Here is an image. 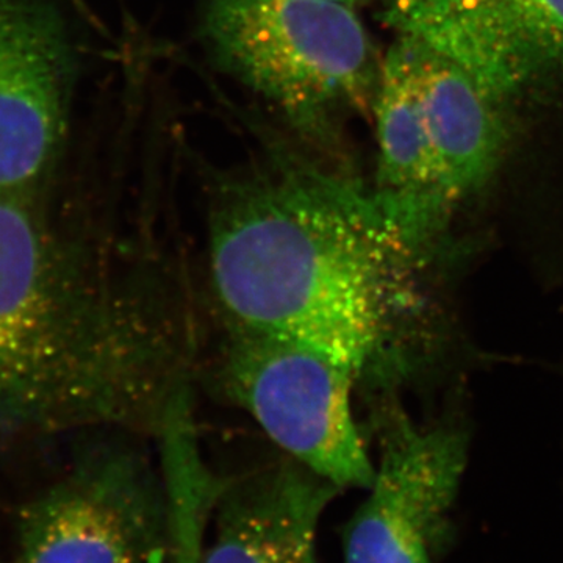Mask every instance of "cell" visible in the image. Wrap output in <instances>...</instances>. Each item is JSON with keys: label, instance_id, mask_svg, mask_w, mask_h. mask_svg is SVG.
<instances>
[{"label": "cell", "instance_id": "1", "mask_svg": "<svg viewBox=\"0 0 563 563\" xmlns=\"http://www.w3.org/2000/svg\"><path fill=\"white\" fill-rule=\"evenodd\" d=\"M422 246L355 174L282 143L213 184L211 285L225 325L312 346L388 390L429 340Z\"/></svg>", "mask_w": 563, "mask_h": 563}, {"label": "cell", "instance_id": "2", "mask_svg": "<svg viewBox=\"0 0 563 563\" xmlns=\"http://www.w3.org/2000/svg\"><path fill=\"white\" fill-rule=\"evenodd\" d=\"M184 339L163 290L55 220L47 195L0 192V444L155 435L188 388Z\"/></svg>", "mask_w": 563, "mask_h": 563}, {"label": "cell", "instance_id": "3", "mask_svg": "<svg viewBox=\"0 0 563 563\" xmlns=\"http://www.w3.org/2000/svg\"><path fill=\"white\" fill-rule=\"evenodd\" d=\"M211 60L339 168L347 122L369 113L383 62L352 7L331 0H202Z\"/></svg>", "mask_w": 563, "mask_h": 563}, {"label": "cell", "instance_id": "4", "mask_svg": "<svg viewBox=\"0 0 563 563\" xmlns=\"http://www.w3.org/2000/svg\"><path fill=\"white\" fill-rule=\"evenodd\" d=\"M107 431L16 515L13 563H168L172 528L161 465Z\"/></svg>", "mask_w": 563, "mask_h": 563}, {"label": "cell", "instance_id": "5", "mask_svg": "<svg viewBox=\"0 0 563 563\" xmlns=\"http://www.w3.org/2000/svg\"><path fill=\"white\" fill-rule=\"evenodd\" d=\"M228 329L221 358L229 398L280 454L340 490L366 488L374 457L355 413L354 374L324 352L268 333Z\"/></svg>", "mask_w": 563, "mask_h": 563}, {"label": "cell", "instance_id": "6", "mask_svg": "<svg viewBox=\"0 0 563 563\" xmlns=\"http://www.w3.org/2000/svg\"><path fill=\"white\" fill-rule=\"evenodd\" d=\"M374 476L344 529L343 563H437L453 540L451 510L468 459L461 426L380 418Z\"/></svg>", "mask_w": 563, "mask_h": 563}, {"label": "cell", "instance_id": "7", "mask_svg": "<svg viewBox=\"0 0 563 563\" xmlns=\"http://www.w3.org/2000/svg\"><path fill=\"white\" fill-rule=\"evenodd\" d=\"M384 18L461 65L501 109L563 80V0H384Z\"/></svg>", "mask_w": 563, "mask_h": 563}, {"label": "cell", "instance_id": "8", "mask_svg": "<svg viewBox=\"0 0 563 563\" xmlns=\"http://www.w3.org/2000/svg\"><path fill=\"white\" fill-rule=\"evenodd\" d=\"M73 51L47 0H0V192L47 195L68 135Z\"/></svg>", "mask_w": 563, "mask_h": 563}, {"label": "cell", "instance_id": "9", "mask_svg": "<svg viewBox=\"0 0 563 563\" xmlns=\"http://www.w3.org/2000/svg\"><path fill=\"white\" fill-rule=\"evenodd\" d=\"M340 492L284 454L224 477L201 563H321L318 531Z\"/></svg>", "mask_w": 563, "mask_h": 563}, {"label": "cell", "instance_id": "10", "mask_svg": "<svg viewBox=\"0 0 563 563\" xmlns=\"http://www.w3.org/2000/svg\"><path fill=\"white\" fill-rule=\"evenodd\" d=\"M373 109L379 146L374 191L415 239L442 247L455 203L433 154L409 38L398 36L388 51Z\"/></svg>", "mask_w": 563, "mask_h": 563}, {"label": "cell", "instance_id": "11", "mask_svg": "<svg viewBox=\"0 0 563 563\" xmlns=\"http://www.w3.org/2000/svg\"><path fill=\"white\" fill-rule=\"evenodd\" d=\"M409 40L440 177L457 206L483 190L498 169L507 141L504 113L461 65Z\"/></svg>", "mask_w": 563, "mask_h": 563}, {"label": "cell", "instance_id": "12", "mask_svg": "<svg viewBox=\"0 0 563 563\" xmlns=\"http://www.w3.org/2000/svg\"><path fill=\"white\" fill-rule=\"evenodd\" d=\"M209 520V504L199 496L181 495L173 499L168 563H201Z\"/></svg>", "mask_w": 563, "mask_h": 563}, {"label": "cell", "instance_id": "13", "mask_svg": "<svg viewBox=\"0 0 563 563\" xmlns=\"http://www.w3.org/2000/svg\"><path fill=\"white\" fill-rule=\"evenodd\" d=\"M331 2L343 3V5L357 9V7L368 5V3L373 2H379V0H331ZM380 2H384V0H380Z\"/></svg>", "mask_w": 563, "mask_h": 563}, {"label": "cell", "instance_id": "14", "mask_svg": "<svg viewBox=\"0 0 563 563\" xmlns=\"http://www.w3.org/2000/svg\"><path fill=\"white\" fill-rule=\"evenodd\" d=\"M0 563H5V562H0Z\"/></svg>", "mask_w": 563, "mask_h": 563}]
</instances>
